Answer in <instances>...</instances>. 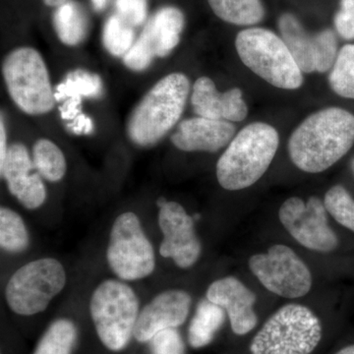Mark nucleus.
I'll return each instance as SVG.
<instances>
[{
    "mask_svg": "<svg viewBox=\"0 0 354 354\" xmlns=\"http://www.w3.org/2000/svg\"><path fill=\"white\" fill-rule=\"evenodd\" d=\"M192 307V297L186 290L169 288L160 291L141 307L134 339L148 344L160 330L178 329L187 320Z\"/></svg>",
    "mask_w": 354,
    "mask_h": 354,
    "instance_id": "nucleus-15",
    "label": "nucleus"
},
{
    "mask_svg": "<svg viewBox=\"0 0 354 354\" xmlns=\"http://www.w3.org/2000/svg\"><path fill=\"white\" fill-rule=\"evenodd\" d=\"M134 39V27L118 14H113L106 21L102 41L106 50L113 57H124L135 43Z\"/></svg>",
    "mask_w": 354,
    "mask_h": 354,
    "instance_id": "nucleus-28",
    "label": "nucleus"
},
{
    "mask_svg": "<svg viewBox=\"0 0 354 354\" xmlns=\"http://www.w3.org/2000/svg\"><path fill=\"white\" fill-rule=\"evenodd\" d=\"M148 344L151 354H185V344L177 329L160 330Z\"/></svg>",
    "mask_w": 354,
    "mask_h": 354,
    "instance_id": "nucleus-30",
    "label": "nucleus"
},
{
    "mask_svg": "<svg viewBox=\"0 0 354 354\" xmlns=\"http://www.w3.org/2000/svg\"><path fill=\"white\" fill-rule=\"evenodd\" d=\"M191 102L198 116L211 120L241 122L248 114L241 88H232L221 93L208 77H200L195 82Z\"/></svg>",
    "mask_w": 354,
    "mask_h": 354,
    "instance_id": "nucleus-18",
    "label": "nucleus"
},
{
    "mask_svg": "<svg viewBox=\"0 0 354 354\" xmlns=\"http://www.w3.org/2000/svg\"><path fill=\"white\" fill-rule=\"evenodd\" d=\"M353 144V114L341 108H328L300 123L288 141V153L300 171L319 174L337 164Z\"/></svg>",
    "mask_w": 354,
    "mask_h": 354,
    "instance_id": "nucleus-1",
    "label": "nucleus"
},
{
    "mask_svg": "<svg viewBox=\"0 0 354 354\" xmlns=\"http://www.w3.org/2000/svg\"><path fill=\"white\" fill-rule=\"evenodd\" d=\"M102 94L101 77L85 70L70 72L55 93V100L62 101L72 97H99Z\"/></svg>",
    "mask_w": 354,
    "mask_h": 354,
    "instance_id": "nucleus-26",
    "label": "nucleus"
},
{
    "mask_svg": "<svg viewBox=\"0 0 354 354\" xmlns=\"http://www.w3.org/2000/svg\"><path fill=\"white\" fill-rule=\"evenodd\" d=\"M0 172L9 192L21 206L29 211L44 206L48 199L44 179L37 171L32 156L23 144L14 143L9 147Z\"/></svg>",
    "mask_w": 354,
    "mask_h": 354,
    "instance_id": "nucleus-16",
    "label": "nucleus"
},
{
    "mask_svg": "<svg viewBox=\"0 0 354 354\" xmlns=\"http://www.w3.org/2000/svg\"><path fill=\"white\" fill-rule=\"evenodd\" d=\"M8 149L6 123H4L3 116L1 115V121H0V165H3L4 160H6Z\"/></svg>",
    "mask_w": 354,
    "mask_h": 354,
    "instance_id": "nucleus-35",
    "label": "nucleus"
},
{
    "mask_svg": "<svg viewBox=\"0 0 354 354\" xmlns=\"http://www.w3.org/2000/svg\"><path fill=\"white\" fill-rule=\"evenodd\" d=\"M88 311L97 337L109 351L120 353L134 339L141 305L129 283L118 278L102 281L91 295Z\"/></svg>",
    "mask_w": 354,
    "mask_h": 354,
    "instance_id": "nucleus-4",
    "label": "nucleus"
},
{
    "mask_svg": "<svg viewBox=\"0 0 354 354\" xmlns=\"http://www.w3.org/2000/svg\"><path fill=\"white\" fill-rule=\"evenodd\" d=\"M31 237L26 221L15 209L0 208V248L9 255H20L29 248Z\"/></svg>",
    "mask_w": 354,
    "mask_h": 354,
    "instance_id": "nucleus-23",
    "label": "nucleus"
},
{
    "mask_svg": "<svg viewBox=\"0 0 354 354\" xmlns=\"http://www.w3.org/2000/svg\"><path fill=\"white\" fill-rule=\"evenodd\" d=\"M225 310L206 297L200 300L188 327V342L191 348H203L215 339L225 320Z\"/></svg>",
    "mask_w": 354,
    "mask_h": 354,
    "instance_id": "nucleus-20",
    "label": "nucleus"
},
{
    "mask_svg": "<svg viewBox=\"0 0 354 354\" xmlns=\"http://www.w3.org/2000/svg\"><path fill=\"white\" fill-rule=\"evenodd\" d=\"M2 74L12 101L30 115H41L55 106L48 68L39 51L19 48L4 58Z\"/></svg>",
    "mask_w": 354,
    "mask_h": 354,
    "instance_id": "nucleus-9",
    "label": "nucleus"
},
{
    "mask_svg": "<svg viewBox=\"0 0 354 354\" xmlns=\"http://www.w3.org/2000/svg\"><path fill=\"white\" fill-rule=\"evenodd\" d=\"M67 128L75 134H90L93 131L94 124L90 118L80 113L75 120H72V123L67 125Z\"/></svg>",
    "mask_w": 354,
    "mask_h": 354,
    "instance_id": "nucleus-34",
    "label": "nucleus"
},
{
    "mask_svg": "<svg viewBox=\"0 0 354 354\" xmlns=\"http://www.w3.org/2000/svg\"><path fill=\"white\" fill-rule=\"evenodd\" d=\"M78 339V329L71 319H55L44 330L32 354H72Z\"/></svg>",
    "mask_w": 354,
    "mask_h": 354,
    "instance_id": "nucleus-22",
    "label": "nucleus"
},
{
    "mask_svg": "<svg viewBox=\"0 0 354 354\" xmlns=\"http://www.w3.org/2000/svg\"><path fill=\"white\" fill-rule=\"evenodd\" d=\"M324 204L334 220L354 232V199L346 187H330L325 194Z\"/></svg>",
    "mask_w": 354,
    "mask_h": 354,
    "instance_id": "nucleus-29",
    "label": "nucleus"
},
{
    "mask_svg": "<svg viewBox=\"0 0 354 354\" xmlns=\"http://www.w3.org/2000/svg\"><path fill=\"white\" fill-rule=\"evenodd\" d=\"M158 223L162 239L158 252L165 259H171L176 267L189 269L202 255V242L195 230L194 216L187 213L183 205L160 198Z\"/></svg>",
    "mask_w": 354,
    "mask_h": 354,
    "instance_id": "nucleus-12",
    "label": "nucleus"
},
{
    "mask_svg": "<svg viewBox=\"0 0 354 354\" xmlns=\"http://www.w3.org/2000/svg\"><path fill=\"white\" fill-rule=\"evenodd\" d=\"M106 259L114 277L127 283L142 281L156 271L155 248L134 212H123L113 221Z\"/></svg>",
    "mask_w": 354,
    "mask_h": 354,
    "instance_id": "nucleus-8",
    "label": "nucleus"
},
{
    "mask_svg": "<svg viewBox=\"0 0 354 354\" xmlns=\"http://www.w3.org/2000/svg\"><path fill=\"white\" fill-rule=\"evenodd\" d=\"M279 29L302 73H325L333 68L339 53L337 35L333 30L309 34L290 13L279 18Z\"/></svg>",
    "mask_w": 354,
    "mask_h": 354,
    "instance_id": "nucleus-14",
    "label": "nucleus"
},
{
    "mask_svg": "<svg viewBox=\"0 0 354 354\" xmlns=\"http://www.w3.org/2000/svg\"><path fill=\"white\" fill-rule=\"evenodd\" d=\"M53 27L62 44L69 46H78L88 35L87 13L78 2L68 0L57 7L53 15Z\"/></svg>",
    "mask_w": 354,
    "mask_h": 354,
    "instance_id": "nucleus-21",
    "label": "nucleus"
},
{
    "mask_svg": "<svg viewBox=\"0 0 354 354\" xmlns=\"http://www.w3.org/2000/svg\"><path fill=\"white\" fill-rule=\"evenodd\" d=\"M235 127L232 122L211 118H188L172 134L171 142L183 152L216 153L234 139Z\"/></svg>",
    "mask_w": 354,
    "mask_h": 354,
    "instance_id": "nucleus-19",
    "label": "nucleus"
},
{
    "mask_svg": "<svg viewBox=\"0 0 354 354\" xmlns=\"http://www.w3.org/2000/svg\"><path fill=\"white\" fill-rule=\"evenodd\" d=\"M214 13L225 22L237 26H252L265 16L261 0H208Z\"/></svg>",
    "mask_w": 354,
    "mask_h": 354,
    "instance_id": "nucleus-24",
    "label": "nucleus"
},
{
    "mask_svg": "<svg viewBox=\"0 0 354 354\" xmlns=\"http://www.w3.org/2000/svg\"><path fill=\"white\" fill-rule=\"evenodd\" d=\"M95 10L101 11L106 7L109 0H91Z\"/></svg>",
    "mask_w": 354,
    "mask_h": 354,
    "instance_id": "nucleus-36",
    "label": "nucleus"
},
{
    "mask_svg": "<svg viewBox=\"0 0 354 354\" xmlns=\"http://www.w3.org/2000/svg\"><path fill=\"white\" fill-rule=\"evenodd\" d=\"M43 1L46 6L50 7H58L62 6V4L65 3L66 1H68V0H43Z\"/></svg>",
    "mask_w": 354,
    "mask_h": 354,
    "instance_id": "nucleus-37",
    "label": "nucleus"
},
{
    "mask_svg": "<svg viewBox=\"0 0 354 354\" xmlns=\"http://www.w3.org/2000/svg\"><path fill=\"white\" fill-rule=\"evenodd\" d=\"M81 97H69L60 108L62 120H73L80 114Z\"/></svg>",
    "mask_w": 354,
    "mask_h": 354,
    "instance_id": "nucleus-33",
    "label": "nucleus"
},
{
    "mask_svg": "<svg viewBox=\"0 0 354 354\" xmlns=\"http://www.w3.org/2000/svg\"><path fill=\"white\" fill-rule=\"evenodd\" d=\"M189 92V79L183 73L169 74L155 84L128 121V136L133 143L149 148L164 138L183 115Z\"/></svg>",
    "mask_w": 354,
    "mask_h": 354,
    "instance_id": "nucleus-3",
    "label": "nucleus"
},
{
    "mask_svg": "<svg viewBox=\"0 0 354 354\" xmlns=\"http://www.w3.org/2000/svg\"><path fill=\"white\" fill-rule=\"evenodd\" d=\"M335 354H354V344L342 348L341 351H337Z\"/></svg>",
    "mask_w": 354,
    "mask_h": 354,
    "instance_id": "nucleus-38",
    "label": "nucleus"
},
{
    "mask_svg": "<svg viewBox=\"0 0 354 354\" xmlns=\"http://www.w3.org/2000/svg\"><path fill=\"white\" fill-rule=\"evenodd\" d=\"M239 57L266 82L283 90H297L304 76L281 37L263 28L243 30L235 39Z\"/></svg>",
    "mask_w": 354,
    "mask_h": 354,
    "instance_id": "nucleus-7",
    "label": "nucleus"
},
{
    "mask_svg": "<svg viewBox=\"0 0 354 354\" xmlns=\"http://www.w3.org/2000/svg\"><path fill=\"white\" fill-rule=\"evenodd\" d=\"M329 83L335 94L354 100V44H346L339 50Z\"/></svg>",
    "mask_w": 354,
    "mask_h": 354,
    "instance_id": "nucleus-27",
    "label": "nucleus"
},
{
    "mask_svg": "<svg viewBox=\"0 0 354 354\" xmlns=\"http://www.w3.org/2000/svg\"><path fill=\"white\" fill-rule=\"evenodd\" d=\"M351 169H353V174H354V158L353 160V164H351Z\"/></svg>",
    "mask_w": 354,
    "mask_h": 354,
    "instance_id": "nucleus-39",
    "label": "nucleus"
},
{
    "mask_svg": "<svg viewBox=\"0 0 354 354\" xmlns=\"http://www.w3.org/2000/svg\"><path fill=\"white\" fill-rule=\"evenodd\" d=\"M278 131L264 122H254L237 133L216 162V174L223 189L250 187L264 176L279 148Z\"/></svg>",
    "mask_w": 354,
    "mask_h": 354,
    "instance_id": "nucleus-2",
    "label": "nucleus"
},
{
    "mask_svg": "<svg viewBox=\"0 0 354 354\" xmlns=\"http://www.w3.org/2000/svg\"><path fill=\"white\" fill-rule=\"evenodd\" d=\"M283 227L300 244L316 252L329 253L339 246V239L328 220V211L320 198L286 200L279 211Z\"/></svg>",
    "mask_w": 354,
    "mask_h": 354,
    "instance_id": "nucleus-11",
    "label": "nucleus"
},
{
    "mask_svg": "<svg viewBox=\"0 0 354 354\" xmlns=\"http://www.w3.org/2000/svg\"><path fill=\"white\" fill-rule=\"evenodd\" d=\"M67 285V272L57 258L41 257L21 266L7 279L4 297L16 315L43 313Z\"/></svg>",
    "mask_w": 354,
    "mask_h": 354,
    "instance_id": "nucleus-6",
    "label": "nucleus"
},
{
    "mask_svg": "<svg viewBox=\"0 0 354 354\" xmlns=\"http://www.w3.org/2000/svg\"><path fill=\"white\" fill-rule=\"evenodd\" d=\"M206 298L225 310L235 335H247L257 325L258 318L254 311L257 298L235 277L216 279L209 286Z\"/></svg>",
    "mask_w": 354,
    "mask_h": 354,
    "instance_id": "nucleus-17",
    "label": "nucleus"
},
{
    "mask_svg": "<svg viewBox=\"0 0 354 354\" xmlns=\"http://www.w3.org/2000/svg\"><path fill=\"white\" fill-rule=\"evenodd\" d=\"M322 339V324L305 305L277 310L250 344L251 354H311Z\"/></svg>",
    "mask_w": 354,
    "mask_h": 354,
    "instance_id": "nucleus-5",
    "label": "nucleus"
},
{
    "mask_svg": "<svg viewBox=\"0 0 354 354\" xmlns=\"http://www.w3.org/2000/svg\"><path fill=\"white\" fill-rule=\"evenodd\" d=\"M185 18L178 8H160L147 23L139 38L123 57V64L133 71H143L156 57L169 55L178 46Z\"/></svg>",
    "mask_w": 354,
    "mask_h": 354,
    "instance_id": "nucleus-13",
    "label": "nucleus"
},
{
    "mask_svg": "<svg viewBox=\"0 0 354 354\" xmlns=\"http://www.w3.org/2000/svg\"><path fill=\"white\" fill-rule=\"evenodd\" d=\"M32 162L44 180L51 183L62 181L66 174V158L62 149L48 139H39L32 147Z\"/></svg>",
    "mask_w": 354,
    "mask_h": 354,
    "instance_id": "nucleus-25",
    "label": "nucleus"
},
{
    "mask_svg": "<svg viewBox=\"0 0 354 354\" xmlns=\"http://www.w3.org/2000/svg\"><path fill=\"white\" fill-rule=\"evenodd\" d=\"M335 31L342 39H354V0H341V8L335 13Z\"/></svg>",
    "mask_w": 354,
    "mask_h": 354,
    "instance_id": "nucleus-32",
    "label": "nucleus"
},
{
    "mask_svg": "<svg viewBox=\"0 0 354 354\" xmlns=\"http://www.w3.org/2000/svg\"><path fill=\"white\" fill-rule=\"evenodd\" d=\"M248 266L261 285L279 297L295 299L311 290L313 279L308 266L285 244H274L267 252L251 256Z\"/></svg>",
    "mask_w": 354,
    "mask_h": 354,
    "instance_id": "nucleus-10",
    "label": "nucleus"
},
{
    "mask_svg": "<svg viewBox=\"0 0 354 354\" xmlns=\"http://www.w3.org/2000/svg\"><path fill=\"white\" fill-rule=\"evenodd\" d=\"M115 7L116 14L133 27L145 22L148 12L147 0H115Z\"/></svg>",
    "mask_w": 354,
    "mask_h": 354,
    "instance_id": "nucleus-31",
    "label": "nucleus"
}]
</instances>
